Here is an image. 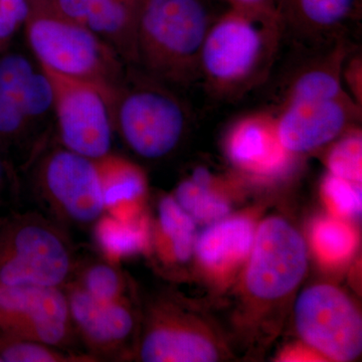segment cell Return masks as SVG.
Listing matches in <instances>:
<instances>
[{
	"label": "cell",
	"instance_id": "12",
	"mask_svg": "<svg viewBox=\"0 0 362 362\" xmlns=\"http://www.w3.org/2000/svg\"><path fill=\"white\" fill-rule=\"evenodd\" d=\"M225 150L233 168L256 181L284 177L296 157L281 142L275 114L266 112L238 119L226 133Z\"/></svg>",
	"mask_w": 362,
	"mask_h": 362
},
{
	"label": "cell",
	"instance_id": "22",
	"mask_svg": "<svg viewBox=\"0 0 362 362\" xmlns=\"http://www.w3.org/2000/svg\"><path fill=\"white\" fill-rule=\"evenodd\" d=\"M310 244L319 262L334 267L349 261L356 252L358 238L344 218L324 216L312 225Z\"/></svg>",
	"mask_w": 362,
	"mask_h": 362
},
{
	"label": "cell",
	"instance_id": "24",
	"mask_svg": "<svg viewBox=\"0 0 362 362\" xmlns=\"http://www.w3.org/2000/svg\"><path fill=\"white\" fill-rule=\"evenodd\" d=\"M326 157L328 173L361 183L362 180V137L358 128L354 127L343 133L332 142Z\"/></svg>",
	"mask_w": 362,
	"mask_h": 362
},
{
	"label": "cell",
	"instance_id": "1",
	"mask_svg": "<svg viewBox=\"0 0 362 362\" xmlns=\"http://www.w3.org/2000/svg\"><path fill=\"white\" fill-rule=\"evenodd\" d=\"M308 270L303 235L283 216L257 226L254 244L238 281L235 322L250 344L262 346L276 337L284 311Z\"/></svg>",
	"mask_w": 362,
	"mask_h": 362
},
{
	"label": "cell",
	"instance_id": "6",
	"mask_svg": "<svg viewBox=\"0 0 362 362\" xmlns=\"http://www.w3.org/2000/svg\"><path fill=\"white\" fill-rule=\"evenodd\" d=\"M230 356L218 328L199 312L164 301L151 309L139 346L144 362H214Z\"/></svg>",
	"mask_w": 362,
	"mask_h": 362
},
{
	"label": "cell",
	"instance_id": "31",
	"mask_svg": "<svg viewBox=\"0 0 362 362\" xmlns=\"http://www.w3.org/2000/svg\"><path fill=\"white\" fill-rule=\"evenodd\" d=\"M361 70V59L356 58L342 71V80L346 81L350 90H351L352 99H354L359 106H361L362 98Z\"/></svg>",
	"mask_w": 362,
	"mask_h": 362
},
{
	"label": "cell",
	"instance_id": "8",
	"mask_svg": "<svg viewBox=\"0 0 362 362\" xmlns=\"http://www.w3.org/2000/svg\"><path fill=\"white\" fill-rule=\"evenodd\" d=\"M70 270L65 240L42 221H18L0 240L1 285L58 287Z\"/></svg>",
	"mask_w": 362,
	"mask_h": 362
},
{
	"label": "cell",
	"instance_id": "34",
	"mask_svg": "<svg viewBox=\"0 0 362 362\" xmlns=\"http://www.w3.org/2000/svg\"><path fill=\"white\" fill-rule=\"evenodd\" d=\"M21 23L18 16L0 4V40L11 37Z\"/></svg>",
	"mask_w": 362,
	"mask_h": 362
},
{
	"label": "cell",
	"instance_id": "11",
	"mask_svg": "<svg viewBox=\"0 0 362 362\" xmlns=\"http://www.w3.org/2000/svg\"><path fill=\"white\" fill-rule=\"evenodd\" d=\"M361 106L349 93L328 99L282 103L275 114L279 137L294 156L310 153L331 144L356 127Z\"/></svg>",
	"mask_w": 362,
	"mask_h": 362
},
{
	"label": "cell",
	"instance_id": "33",
	"mask_svg": "<svg viewBox=\"0 0 362 362\" xmlns=\"http://www.w3.org/2000/svg\"><path fill=\"white\" fill-rule=\"evenodd\" d=\"M281 361H325L322 356L316 354L310 347L303 345H293L281 354Z\"/></svg>",
	"mask_w": 362,
	"mask_h": 362
},
{
	"label": "cell",
	"instance_id": "19",
	"mask_svg": "<svg viewBox=\"0 0 362 362\" xmlns=\"http://www.w3.org/2000/svg\"><path fill=\"white\" fill-rule=\"evenodd\" d=\"M175 199L197 223L207 226L230 216V202L218 180L204 168L195 169L192 177L178 185Z\"/></svg>",
	"mask_w": 362,
	"mask_h": 362
},
{
	"label": "cell",
	"instance_id": "9",
	"mask_svg": "<svg viewBox=\"0 0 362 362\" xmlns=\"http://www.w3.org/2000/svg\"><path fill=\"white\" fill-rule=\"evenodd\" d=\"M117 122L124 140L136 154L157 159L175 149L187 120L175 97L156 87H142L122 98Z\"/></svg>",
	"mask_w": 362,
	"mask_h": 362
},
{
	"label": "cell",
	"instance_id": "4",
	"mask_svg": "<svg viewBox=\"0 0 362 362\" xmlns=\"http://www.w3.org/2000/svg\"><path fill=\"white\" fill-rule=\"evenodd\" d=\"M28 40L40 65L87 81L114 99L122 76V59L113 47L61 11L59 14L28 13Z\"/></svg>",
	"mask_w": 362,
	"mask_h": 362
},
{
	"label": "cell",
	"instance_id": "7",
	"mask_svg": "<svg viewBox=\"0 0 362 362\" xmlns=\"http://www.w3.org/2000/svg\"><path fill=\"white\" fill-rule=\"evenodd\" d=\"M42 71L52 83L59 133L66 148L90 159L109 154L112 141L109 97L87 81L45 66Z\"/></svg>",
	"mask_w": 362,
	"mask_h": 362
},
{
	"label": "cell",
	"instance_id": "30",
	"mask_svg": "<svg viewBox=\"0 0 362 362\" xmlns=\"http://www.w3.org/2000/svg\"><path fill=\"white\" fill-rule=\"evenodd\" d=\"M26 118L23 103L20 100L0 98V132H16L20 129Z\"/></svg>",
	"mask_w": 362,
	"mask_h": 362
},
{
	"label": "cell",
	"instance_id": "20",
	"mask_svg": "<svg viewBox=\"0 0 362 362\" xmlns=\"http://www.w3.org/2000/svg\"><path fill=\"white\" fill-rule=\"evenodd\" d=\"M358 0H284L288 20L302 35L333 33L351 18Z\"/></svg>",
	"mask_w": 362,
	"mask_h": 362
},
{
	"label": "cell",
	"instance_id": "32",
	"mask_svg": "<svg viewBox=\"0 0 362 362\" xmlns=\"http://www.w3.org/2000/svg\"><path fill=\"white\" fill-rule=\"evenodd\" d=\"M232 8L240 11H252V13H267V11H279L276 6L277 0H226Z\"/></svg>",
	"mask_w": 362,
	"mask_h": 362
},
{
	"label": "cell",
	"instance_id": "35",
	"mask_svg": "<svg viewBox=\"0 0 362 362\" xmlns=\"http://www.w3.org/2000/svg\"><path fill=\"white\" fill-rule=\"evenodd\" d=\"M2 173V168H1V163H0V176H1Z\"/></svg>",
	"mask_w": 362,
	"mask_h": 362
},
{
	"label": "cell",
	"instance_id": "13",
	"mask_svg": "<svg viewBox=\"0 0 362 362\" xmlns=\"http://www.w3.org/2000/svg\"><path fill=\"white\" fill-rule=\"evenodd\" d=\"M44 185L52 202L71 220L93 223L106 211L95 159L68 149L56 152L45 163Z\"/></svg>",
	"mask_w": 362,
	"mask_h": 362
},
{
	"label": "cell",
	"instance_id": "3",
	"mask_svg": "<svg viewBox=\"0 0 362 362\" xmlns=\"http://www.w3.org/2000/svg\"><path fill=\"white\" fill-rule=\"evenodd\" d=\"M211 25L201 0H145L137 25L138 62L166 80H192Z\"/></svg>",
	"mask_w": 362,
	"mask_h": 362
},
{
	"label": "cell",
	"instance_id": "27",
	"mask_svg": "<svg viewBox=\"0 0 362 362\" xmlns=\"http://www.w3.org/2000/svg\"><path fill=\"white\" fill-rule=\"evenodd\" d=\"M80 287L100 301L124 299L122 278L115 268L106 264L90 267L83 276V284Z\"/></svg>",
	"mask_w": 362,
	"mask_h": 362
},
{
	"label": "cell",
	"instance_id": "16",
	"mask_svg": "<svg viewBox=\"0 0 362 362\" xmlns=\"http://www.w3.org/2000/svg\"><path fill=\"white\" fill-rule=\"evenodd\" d=\"M66 298L71 320L92 346L114 349L132 333L134 316L124 299L100 301L80 286L74 287Z\"/></svg>",
	"mask_w": 362,
	"mask_h": 362
},
{
	"label": "cell",
	"instance_id": "18",
	"mask_svg": "<svg viewBox=\"0 0 362 362\" xmlns=\"http://www.w3.org/2000/svg\"><path fill=\"white\" fill-rule=\"evenodd\" d=\"M349 49L343 42L318 62L295 76L283 103L309 99H328L347 94L342 87V71Z\"/></svg>",
	"mask_w": 362,
	"mask_h": 362
},
{
	"label": "cell",
	"instance_id": "21",
	"mask_svg": "<svg viewBox=\"0 0 362 362\" xmlns=\"http://www.w3.org/2000/svg\"><path fill=\"white\" fill-rule=\"evenodd\" d=\"M159 235L169 258L185 263L194 256L197 223L178 204L175 197H165L158 206Z\"/></svg>",
	"mask_w": 362,
	"mask_h": 362
},
{
	"label": "cell",
	"instance_id": "26",
	"mask_svg": "<svg viewBox=\"0 0 362 362\" xmlns=\"http://www.w3.org/2000/svg\"><path fill=\"white\" fill-rule=\"evenodd\" d=\"M0 357L2 361L8 362L82 361L76 359V356H65L56 351L49 345L30 341L11 334L0 337Z\"/></svg>",
	"mask_w": 362,
	"mask_h": 362
},
{
	"label": "cell",
	"instance_id": "29",
	"mask_svg": "<svg viewBox=\"0 0 362 362\" xmlns=\"http://www.w3.org/2000/svg\"><path fill=\"white\" fill-rule=\"evenodd\" d=\"M21 102L26 117L42 115L54 105V90L44 71L33 73L23 90Z\"/></svg>",
	"mask_w": 362,
	"mask_h": 362
},
{
	"label": "cell",
	"instance_id": "10",
	"mask_svg": "<svg viewBox=\"0 0 362 362\" xmlns=\"http://www.w3.org/2000/svg\"><path fill=\"white\" fill-rule=\"evenodd\" d=\"M68 298L58 287L0 284V328L7 334L59 345L71 329Z\"/></svg>",
	"mask_w": 362,
	"mask_h": 362
},
{
	"label": "cell",
	"instance_id": "23",
	"mask_svg": "<svg viewBox=\"0 0 362 362\" xmlns=\"http://www.w3.org/2000/svg\"><path fill=\"white\" fill-rule=\"evenodd\" d=\"M96 237L99 246L112 259L139 254L149 246L148 226L141 216L133 220H121L111 214L101 216Z\"/></svg>",
	"mask_w": 362,
	"mask_h": 362
},
{
	"label": "cell",
	"instance_id": "15",
	"mask_svg": "<svg viewBox=\"0 0 362 362\" xmlns=\"http://www.w3.org/2000/svg\"><path fill=\"white\" fill-rule=\"evenodd\" d=\"M59 11L89 28L122 59L138 62L140 8L133 0H58Z\"/></svg>",
	"mask_w": 362,
	"mask_h": 362
},
{
	"label": "cell",
	"instance_id": "2",
	"mask_svg": "<svg viewBox=\"0 0 362 362\" xmlns=\"http://www.w3.org/2000/svg\"><path fill=\"white\" fill-rule=\"evenodd\" d=\"M283 16L232 8L209 26L201 52L199 73L216 96L246 92L261 80L278 49Z\"/></svg>",
	"mask_w": 362,
	"mask_h": 362
},
{
	"label": "cell",
	"instance_id": "17",
	"mask_svg": "<svg viewBox=\"0 0 362 362\" xmlns=\"http://www.w3.org/2000/svg\"><path fill=\"white\" fill-rule=\"evenodd\" d=\"M103 187L105 209L121 220L141 216L147 189L146 176L139 166L121 157L109 156L95 159Z\"/></svg>",
	"mask_w": 362,
	"mask_h": 362
},
{
	"label": "cell",
	"instance_id": "28",
	"mask_svg": "<svg viewBox=\"0 0 362 362\" xmlns=\"http://www.w3.org/2000/svg\"><path fill=\"white\" fill-rule=\"evenodd\" d=\"M32 64L20 54H11L0 61V98L20 100L33 75ZM23 103V102H21Z\"/></svg>",
	"mask_w": 362,
	"mask_h": 362
},
{
	"label": "cell",
	"instance_id": "14",
	"mask_svg": "<svg viewBox=\"0 0 362 362\" xmlns=\"http://www.w3.org/2000/svg\"><path fill=\"white\" fill-rule=\"evenodd\" d=\"M256 230L254 220L244 214L207 225L194 243V255L202 270L218 284L232 282L249 258Z\"/></svg>",
	"mask_w": 362,
	"mask_h": 362
},
{
	"label": "cell",
	"instance_id": "25",
	"mask_svg": "<svg viewBox=\"0 0 362 362\" xmlns=\"http://www.w3.org/2000/svg\"><path fill=\"white\" fill-rule=\"evenodd\" d=\"M321 194L332 216L347 218L361 213V183L327 173L321 183Z\"/></svg>",
	"mask_w": 362,
	"mask_h": 362
},
{
	"label": "cell",
	"instance_id": "5",
	"mask_svg": "<svg viewBox=\"0 0 362 362\" xmlns=\"http://www.w3.org/2000/svg\"><path fill=\"white\" fill-rule=\"evenodd\" d=\"M293 313L298 337L324 361L349 362L361 356V313L337 286L306 288L295 299Z\"/></svg>",
	"mask_w": 362,
	"mask_h": 362
}]
</instances>
